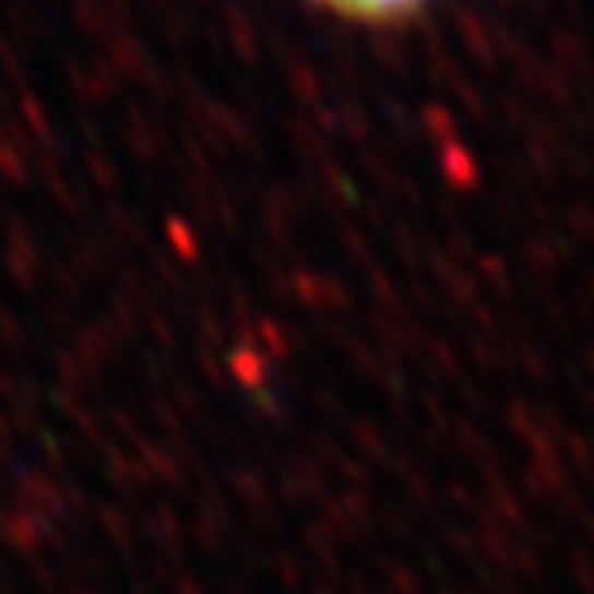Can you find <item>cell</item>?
<instances>
[{"instance_id":"6da1fadb","label":"cell","mask_w":594,"mask_h":594,"mask_svg":"<svg viewBox=\"0 0 594 594\" xmlns=\"http://www.w3.org/2000/svg\"><path fill=\"white\" fill-rule=\"evenodd\" d=\"M319 4L358 22H402L408 15H416L423 0H319Z\"/></svg>"}]
</instances>
